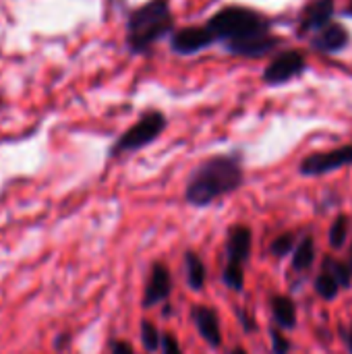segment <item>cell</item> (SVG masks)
<instances>
[{
	"label": "cell",
	"instance_id": "cell-1",
	"mask_svg": "<svg viewBox=\"0 0 352 354\" xmlns=\"http://www.w3.org/2000/svg\"><path fill=\"white\" fill-rule=\"evenodd\" d=\"M203 25L212 33L214 44H220L228 54L241 58H263L282 41L272 29V19L239 4L216 10Z\"/></svg>",
	"mask_w": 352,
	"mask_h": 354
},
{
	"label": "cell",
	"instance_id": "cell-2",
	"mask_svg": "<svg viewBox=\"0 0 352 354\" xmlns=\"http://www.w3.org/2000/svg\"><path fill=\"white\" fill-rule=\"evenodd\" d=\"M245 183L243 153H216L199 162L187 183H185V201L191 207H210L212 203L224 199L226 195L237 193Z\"/></svg>",
	"mask_w": 352,
	"mask_h": 354
},
{
	"label": "cell",
	"instance_id": "cell-3",
	"mask_svg": "<svg viewBox=\"0 0 352 354\" xmlns=\"http://www.w3.org/2000/svg\"><path fill=\"white\" fill-rule=\"evenodd\" d=\"M176 19L170 0H147L129 12L124 23V46L135 56H145L156 44L170 37Z\"/></svg>",
	"mask_w": 352,
	"mask_h": 354
},
{
	"label": "cell",
	"instance_id": "cell-4",
	"mask_svg": "<svg viewBox=\"0 0 352 354\" xmlns=\"http://www.w3.org/2000/svg\"><path fill=\"white\" fill-rule=\"evenodd\" d=\"M168 127V118L162 110L151 108L145 110L108 149V158H122L127 153H135L156 143Z\"/></svg>",
	"mask_w": 352,
	"mask_h": 354
},
{
	"label": "cell",
	"instance_id": "cell-5",
	"mask_svg": "<svg viewBox=\"0 0 352 354\" xmlns=\"http://www.w3.org/2000/svg\"><path fill=\"white\" fill-rule=\"evenodd\" d=\"M305 71H307V58L301 50H282L263 68L261 79L270 87H280L299 79L301 75H305Z\"/></svg>",
	"mask_w": 352,
	"mask_h": 354
},
{
	"label": "cell",
	"instance_id": "cell-6",
	"mask_svg": "<svg viewBox=\"0 0 352 354\" xmlns=\"http://www.w3.org/2000/svg\"><path fill=\"white\" fill-rule=\"evenodd\" d=\"M346 166H352V143L330 149V151H317V153L307 156L301 162L299 172L303 176H322V174H330Z\"/></svg>",
	"mask_w": 352,
	"mask_h": 354
},
{
	"label": "cell",
	"instance_id": "cell-7",
	"mask_svg": "<svg viewBox=\"0 0 352 354\" xmlns=\"http://www.w3.org/2000/svg\"><path fill=\"white\" fill-rule=\"evenodd\" d=\"M170 50L178 56H195L214 46V37L205 25H187L176 27L168 37Z\"/></svg>",
	"mask_w": 352,
	"mask_h": 354
},
{
	"label": "cell",
	"instance_id": "cell-8",
	"mask_svg": "<svg viewBox=\"0 0 352 354\" xmlns=\"http://www.w3.org/2000/svg\"><path fill=\"white\" fill-rule=\"evenodd\" d=\"M170 297H172V272L166 263L154 261L149 268L141 305H143V309H154V307L166 303Z\"/></svg>",
	"mask_w": 352,
	"mask_h": 354
},
{
	"label": "cell",
	"instance_id": "cell-9",
	"mask_svg": "<svg viewBox=\"0 0 352 354\" xmlns=\"http://www.w3.org/2000/svg\"><path fill=\"white\" fill-rule=\"evenodd\" d=\"M334 12H336V0H311L301 10L299 35L311 37L313 33H317L319 29H324L326 25L334 21Z\"/></svg>",
	"mask_w": 352,
	"mask_h": 354
},
{
	"label": "cell",
	"instance_id": "cell-10",
	"mask_svg": "<svg viewBox=\"0 0 352 354\" xmlns=\"http://www.w3.org/2000/svg\"><path fill=\"white\" fill-rule=\"evenodd\" d=\"M253 249V232L245 224H234L226 234V263L243 266L251 259Z\"/></svg>",
	"mask_w": 352,
	"mask_h": 354
},
{
	"label": "cell",
	"instance_id": "cell-11",
	"mask_svg": "<svg viewBox=\"0 0 352 354\" xmlns=\"http://www.w3.org/2000/svg\"><path fill=\"white\" fill-rule=\"evenodd\" d=\"M311 46L317 52H326V54H338L342 50L349 48L351 44V33L342 23L332 21L330 25H326L324 29H319L317 33H313L309 37Z\"/></svg>",
	"mask_w": 352,
	"mask_h": 354
},
{
	"label": "cell",
	"instance_id": "cell-12",
	"mask_svg": "<svg viewBox=\"0 0 352 354\" xmlns=\"http://www.w3.org/2000/svg\"><path fill=\"white\" fill-rule=\"evenodd\" d=\"M193 324L199 332V336L212 346V348H220L222 346V326H220V317L218 311L205 305H195L191 311Z\"/></svg>",
	"mask_w": 352,
	"mask_h": 354
},
{
	"label": "cell",
	"instance_id": "cell-13",
	"mask_svg": "<svg viewBox=\"0 0 352 354\" xmlns=\"http://www.w3.org/2000/svg\"><path fill=\"white\" fill-rule=\"evenodd\" d=\"M183 266H185V276H187V286L193 290V292H201L207 284V268H205V261L203 257L189 249L185 251L183 255Z\"/></svg>",
	"mask_w": 352,
	"mask_h": 354
},
{
	"label": "cell",
	"instance_id": "cell-14",
	"mask_svg": "<svg viewBox=\"0 0 352 354\" xmlns=\"http://www.w3.org/2000/svg\"><path fill=\"white\" fill-rule=\"evenodd\" d=\"M272 317L278 328L282 330H295L297 328V305L286 295H274L270 299Z\"/></svg>",
	"mask_w": 352,
	"mask_h": 354
},
{
	"label": "cell",
	"instance_id": "cell-15",
	"mask_svg": "<svg viewBox=\"0 0 352 354\" xmlns=\"http://www.w3.org/2000/svg\"><path fill=\"white\" fill-rule=\"evenodd\" d=\"M313 261H315V241H313V236H305L293 249V270L303 274V272L311 270Z\"/></svg>",
	"mask_w": 352,
	"mask_h": 354
},
{
	"label": "cell",
	"instance_id": "cell-16",
	"mask_svg": "<svg viewBox=\"0 0 352 354\" xmlns=\"http://www.w3.org/2000/svg\"><path fill=\"white\" fill-rule=\"evenodd\" d=\"M322 270H324V274H330V276L338 282L340 288H351L352 274L344 261H340V259L328 255V257L322 261Z\"/></svg>",
	"mask_w": 352,
	"mask_h": 354
},
{
	"label": "cell",
	"instance_id": "cell-17",
	"mask_svg": "<svg viewBox=\"0 0 352 354\" xmlns=\"http://www.w3.org/2000/svg\"><path fill=\"white\" fill-rule=\"evenodd\" d=\"M349 234H351V218L346 214L336 216V220L330 226V247L336 251L342 249L349 241Z\"/></svg>",
	"mask_w": 352,
	"mask_h": 354
},
{
	"label": "cell",
	"instance_id": "cell-18",
	"mask_svg": "<svg viewBox=\"0 0 352 354\" xmlns=\"http://www.w3.org/2000/svg\"><path fill=\"white\" fill-rule=\"evenodd\" d=\"M139 336H141V344H143L145 353L151 354V353H156V351H160V338H162V332L158 330V326H156V324H151L149 319H141Z\"/></svg>",
	"mask_w": 352,
	"mask_h": 354
},
{
	"label": "cell",
	"instance_id": "cell-19",
	"mask_svg": "<svg viewBox=\"0 0 352 354\" xmlns=\"http://www.w3.org/2000/svg\"><path fill=\"white\" fill-rule=\"evenodd\" d=\"M222 282L226 284V288H230L234 292H243V288H245V272H243V266L226 263L224 266V272H222Z\"/></svg>",
	"mask_w": 352,
	"mask_h": 354
},
{
	"label": "cell",
	"instance_id": "cell-20",
	"mask_svg": "<svg viewBox=\"0 0 352 354\" xmlns=\"http://www.w3.org/2000/svg\"><path fill=\"white\" fill-rule=\"evenodd\" d=\"M315 292L322 297V299H326V301H334L338 295H340V286H338V282L330 276V274H319L317 278H315Z\"/></svg>",
	"mask_w": 352,
	"mask_h": 354
},
{
	"label": "cell",
	"instance_id": "cell-21",
	"mask_svg": "<svg viewBox=\"0 0 352 354\" xmlns=\"http://www.w3.org/2000/svg\"><path fill=\"white\" fill-rule=\"evenodd\" d=\"M295 243H297L295 232H284V234H280L278 239H274V243L270 245V253H272L274 257L282 259V257H286V255L293 253Z\"/></svg>",
	"mask_w": 352,
	"mask_h": 354
},
{
	"label": "cell",
	"instance_id": "cell-22",
	"mask_svg": "<svg viewBox=\"0 0 352 354\" xmlns=\"http://www.w3.org/2000/svg\"><path fill=\"white\" fill-rule=\"evenodd\" d=\"M270 338H272V354H290V340L276 328L270 330Z\"/></svg>",
	"mask_w": 352,
	"mask_h": 354
},
{
	"label": "cell",
	"instance_id": "cell-23",
	"mask_svg": "<svg viewBox=\"0 0 352 354\" xmlns=\"http://www.w3.org/2000/svg\"><path fill=\"white\" fill-rule=\"evenodd\" d=\"M160 351H162V354H183V348H180L178 340L172 332H162Z\"/></svg>",
	"mask_w": 352,
	"mask_h": 354
},
{
	"label": "cell",
	"instance_id": "cell-24",
	"mask_svg": "<svg viewBox=\"0 0 352 354\" xmlns=\"http://www.w3.org/2000/svg\"><path fill=\"white\" fill-rule=\"evenodd\" d=\"M110 354H135V348L127 340H112L110 344Z\"/></svg>",
	"mask_w": 352,
	"mask_h": 354
},
{
	"label": "cell",
	"instance_id": "cell-25",
	"mask_svg": "<svg viewBox=\"0 0 352 354\" xmlns=\"http://www.w3.org/2000/svg\"><path fill=\"white\" fill-rule=\"evenodd\" d=\"M237 315H239V319H241V324H243V328H245V332H255L257 330V326L253 324V317L249 315V313H245V311H237Z\"/></svg>",
	"mask_w": 352,
	"mask_h": 354
},
{
	"label": "cell",
	"instance_id": "cell-26",
	"mask_svg": "<svg viewBox=\"0 0 352 354\" xmlns=\"http://www.w3.org/2000/svg\"><path fill=\"white\" fill-rule=\"evenodd\" d=\"M71 344V334H58L56 338H54V351H64L66 346Z\"/></svg>",
	"mask_w": 352,
	"mask_h": 354
},
{
	"label": "cell",
	"instance_id": "cell-27",
	"mask_svg": "<svg viewBox=\"0 0 352 354\" xmlns=\"http://www.w3.org/2000/svg\"><path fill=\"white\" fill-rule=\"evenodd\" d=\"M340 336H342V340L346 342V346H349V351L352 354V330L351 328H340Z\"/></svg>",
	"mask_w": 352,
	"mask_h": 354
},
{
	"label": "cell",
	"instance_id": "cell-28",
	"mask_svg": "<svg viewBox=\"0 0 352 354\" xmlns=\"http://www.w3.org/2000/svg\"><path fill=\"white\" fill-rule=\"evenodd\" d=\"M228 354H249V353H247L245 348H241V346H237V348H232V351H230V353H228Z\"/></svg>",
	"mask_w": 352,
	"mask_h": 354
},
{
	"label": "cell",
	"instance_id": "cell-29",
	"mask_svg": "<svg viewBox=\"0 0 352 354\" xmlns=\"http://www.w3.org/2000/svg\"><path fill=\"white\" fill-rule=\"evenodd\" d=\"M118 2H124V0H106V4H108V8H110L112 4H118Z\"/></svg>",
	"mask_w": 352,
	"mask_h": 354
},
{
	"label": "cell",
	"instance_id": "cell-30",
	"mask_svg": "<svg viewBox=\"0 0 352 354\" xmlns=\"http://www.w3.org/2000/svg\"><path fill=\"white\" fill-rule=\"evenodd\" d=\"M346 266H349V270H351V274H352V251H351V257H349V263H346Z\"/></svg>",
	"mask_w": 352,
	"mask_h": 354
},
{
	"label": "cell",
	"instance_id": "cell-31",
	"mask_svg": "<svg viewBox=\"0 0 352 354\" xmlns=\"http://www.w3.org/2000/svg\"><path fill=\"white\" fill-rule=\"evenodd\" d=\"M346 15H349V17H352V0H351V4H349V8H346Z\"/></svg>",
	"mask_w": 352,
	"mask_h": 354
}]
</instances>
